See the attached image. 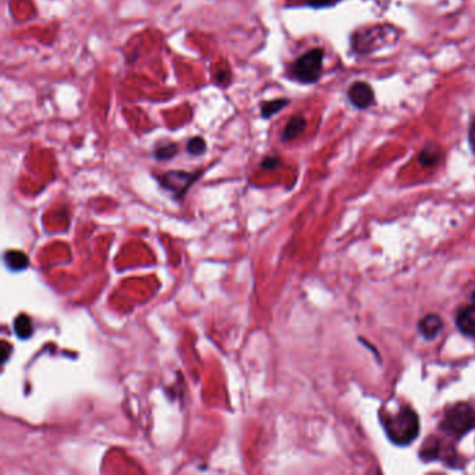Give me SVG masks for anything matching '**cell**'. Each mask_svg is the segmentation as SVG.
<instances>
[{
    "mask_svg": "<svg viewBox=\"0 0 475 475\" xmlns=\"http://www.w3.org/2000/svg\"><path fill=\"white\" fill-rule=\"evenodd\" d=\"M383 423L387 438L400 446L410 445L420 433L419 417L410 407L399 409L397 413L387 416Z\"/></svg>",
    "mask_w": 475,
    "mask_h": 475,
    "instance_id": "6da1fadb",
    "label": "cell"
},
{
    "mask_svg": "<svg viewBox=\"0 0 475 475\" xmlns=\"http://www.w3.org/2000/svg\"><path fill=\"white\" fill-rule=\"evenodd\" d=\"M440 426L446 433L455 438H462L475 426L474 409L467 403L455 404L446 411Z\"/></svg>",
    "mask_w": 475,
    "mask_h": 475,
    "instance_id": "7a4b0ae2",
    "label": "cell"
},
{
    "mask_svg": "<svg viewBox=\"0 0 475 475\" xmlns=\"http://www.w3.org/2000/svg\"><path fill=\"white\" fill-rule=\"evenodd\" d=\"M322 61L323 51L311 49L293 64V76L301 83H315L322 71Z\"/></svg>",
    "mask_w": 475,
    "mask_h": 475,
    "instance_id": "3957f363",
    "label": "cell"
},
{
    "mask_svg": "<svg viewBox=\"0 0 475 475\" xmlns=\"http://www.w3.org/2000/svg\"><path fill=\"white\" fill-rule=\"evenodd\" d=\"M393 27H387V25H378V27H372L368 30H364L361 34H357L353 40V45L354 49L360 53H368L380 48V45H383V42L386 44L389 40V34L387 31H390Z\"/></svg>",
    "mask_w": 475,
    "mask_h": 475,
    "instance_id": "277c9868",
    "label": "cell"
},
{
    "mask_svg": "<svg viewBox=\"0 0 475 475\" xmlns=\"http://www.w3.org/2000/svg\"><path fill=\"white\" fill-rule=\"evenodd\" d=\"M200 173H188V172H167L160 177V184L173 193L174 196H183L190 186L198 179Z\"/></svg>",
    "mask_w": 475,
    "mask_h": 475,
    "instance_id": "5b68a950",
    "label": "cell"
},
{
    "mask_svg": "<svg viewBox=\"0 0 475 475\" xmlns=\"http://www.w3.org/2000/svg\"><path fill=\"white\" fill-rule=\"evenodd\" d=\"M349 100L356 107L366 109L373 104V91L367 83H354L349 90Z\"/></svg>",
    "mask_w": 475,
    "mask_h": 475,
    "instance_id": "8992f818",
    "label": "cell"
},
{
    "mask_svg": "<svg viewBox=\"0 0 475 475\" xmlns=\"http://www.w3.org/2000/svg\"><path fill=\"white\" fill-rule=\"evenodd\" d=\"M443 329V319L436 314L423 317L419 323V330L426 340H433Z\"/></svg>",
    "mask_w": 475,
    "mask_h": 475,
    "instance_id": "52a82bcc",
    "label": "cell"
},
{
    "mask_svg": "<svg viewBox=\"0 0 475 475\" xmlns=\"http://www.w3.org/2000/svg\"><path fill=\"white\" fill-rule=\"evenodd\" d=\"M456 325L462 333L470 337H475V304L459 311L456 318Z\"/></svg>",
    "mask_w": 475,
    "mask_h": 475,
    "instance_id": "ba28073f",
    "label": "cell"
},
{
    "mask_svg": "<svg viewBox=\"0 0 475 475\" xmlns=\"http://www.w3.org/2000/svg\"><path fill=\"white\" fill-rule=\"evenodd\" d=\"M306 126H307V121H306V119H304L303 116H296V117H293V119L287 123V126L284 127L282 140H283L284 143L296 140L297 137H300V136L304 133Z\"/></svg>",
    "mask_w": 475,
    "mask_h": 475,
    "instance_id": "9c48e42d",
    "label": "cell"
},
{
    "mask_svg": "<svg viewBox=\"0 0 475 475\" xmlns=\"http://www.w3.org/2000/svg\"><path fill=\"white\" fill-rule=\"evenodd\" d=\"M4 263L13 270H23L28 266V257L21 251H7L4 254Z\"/></svg>",
    "mask_w": 475,
    "mask_h": 475,
    "instance_id": "30bf717a",
    "label": "cell"
},
{
    "mask_svg": "<svg viewBox=\"0 0 475 475\" xmlns=\"http://www.w3.org/2000/svg\"><path fill=\"white\" fill-rule=\"evenodd\" d=\"M32 322H31V319H30V317H27L25 314L24 315H18V317L16 318V320H14V332H16V335L20 337V339H28V337H31V335H32Z\"/></svg>",
    "mask_w": 475,
    "mask_h": 475,
    "instance_id": "8fae6325",
    "label": "cell"
},
{
    "mask_svg": "<svg viewBox=\"0 0 475 475\" xmlns=\"http://www.w3.org/2000/svg\"><path fill=\"white\" fill-rule=\"evenodd\" d=\"M440 155H442L440 148L436 144H431V145H426L420 152L419 159L423 166H433L440 159Z\"/></svg>",
    "mask_w": 475,
    "mask_h": 475,
    "instance_id": "7c38bea8",
    "label": "cell"
},
{
    "mask_svg": "<svg viewBox=\"0 0 475 475\" xmlns=\"http://www.w3.org/2000/svg\"><path fill=\"white\" fill-rule=\"evenodd\" d=\"M287 105H289V100H275V101L264 102L261 105V114H263L264 119H269V117L275 116L276 113H279L282 109H284Z\"/></svg>",
    "mask_w": 475,
    "mask_h": 475,
    "instance_id": "4fadbf2b",
    "label": "cell"
},
{
    "mask_svg": "<svg viewBox=\"0 0 475 475\" xmlns=\"http://www.w3.org/2000/svg\"><path fill=\"white\" fill-rule=\"evenodd\" d=\"M187 151L193 155V157H198L203 155L207 151V143L203 137H194L188 141L187 144Z\"/></svg>",
    "mask_w": 475,
    "mask_h": 475,
    "instance_id": "5bb4252c",
    "label": "cell"
},
{
    "mask_svg": "<svg viewBox=\"0 0 475 475\" xmlns=\"http://www.w3.org/2000/svg\"><path fill=\"white\" fill-rule=\"evenodd\" d=\"M179 148L176 144H166L158 147L155 151V157L158 160H169V159L174 158L177 154Z\"/></svg>",
    "mask_w": 475,
    "mask_h": 475,
    "instance_id": "9a60e30c",
    "label": "cell"
},
{
    "mask_svg": "<svg viewBox=\"0 0 475 475\" xmlns=\"http://www.w3.org/2000/svg\"><path fill=\"white\" fill-rule=\"evenodd\" d=\"M280 163V160L277 158H265L261 163V167L264 169H275L277 164Z\"/></svg>",
    "mask_w": 475,
    "mask_h": 475,
    "instance_id": "2e32d148",
    "label": "cell"
},
{
    "mask_svg": "<svg viewBox=\"0 0 475 475\" xmlns=\"http://www.w3.org/2000/svg\"><path fill=\"white\" fill-rule=\"evenodd\" d=\"M469 140H470V145L473 148L475 154V121H473L471 127H470V133H469Z\"/></svg>",
    "mask_w": 475,
    "mask_h": 475,
    "instance_id": "e0dca14e",
    "label": "cell"
},
{
    "mask_svg": "<svg viewBox=\"0 0 475 475\" xmlns=\"http://www.w3.org/2000/svg\"><path fill=\"white\" fill-rule=\"evenodd\" d=\"M308 4L314 6V7H323V6H327L330 3V0H307Z\"/></svg>",
    "mask_w": 475,
    "mask_h": 475,
    "instance_id": "ac0fdd59",
    "label": "cell"
},
{
    "mask_svg": "<svg viewBox=\"0 0 475 475\" xmlns=\"http://www.w3.org/2000/svg\"><path fill=\"white\" fill-rule=\"evenodd\" d=\"M226 80H229V73H227V71H226V73L220 71V73L216 74V81H217L219 84H223Z\"/></svg>",
    "mask_w": 475,
    "mask_h": 475,
    "instance_id": "d6986e66",
    "label": "cell"
},
{
    "mask_svg": "<svg viewBox=\"0 0 475 475\" xmlns=\"http://www.w3.org/2000/svg\"><path fill=\"white\" fill-rule=\"evenodd\" d=\"M473 301H474V304H475V291H474V293H473Z\"/></svg>",
    "mask_w": 475,
    "mask_h": 475,
    "instance_id": "ffe728a7",
    "label": "cell"
}]
</instances>
